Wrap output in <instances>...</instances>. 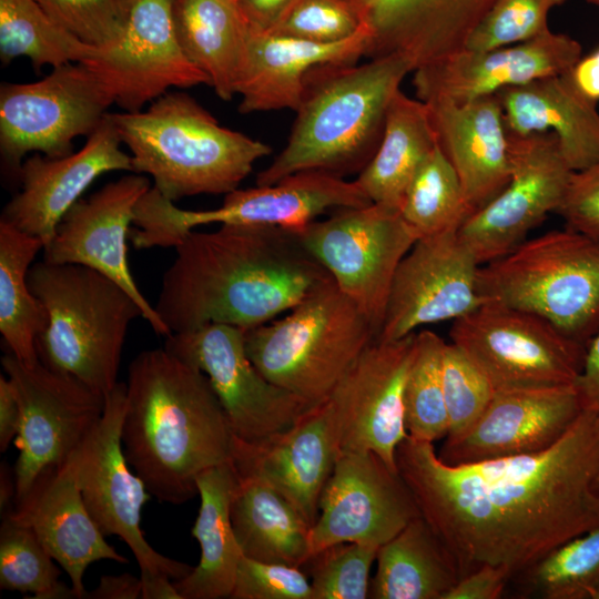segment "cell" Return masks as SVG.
<instances>
[{
  "mask_svg": "<svg viewBox=\"0 0 599 599\" xmlns=\"http://www.w3.org/2000/svg\"><path fill=\"white\" fill-rule=\"evenodd\" d=\"M174 248L154 306L170 334L209 324L246 331L333 280L296 231L278 226L193 230Z\"/></svg>",
  "mask_w": 599,
  "mask_h": 599,
  "instance_id": "obj_2",
  "label": "cell"
},
{
  "mask_svg": "<svg viewBox=\"0 0 599 599\" xmlns=\"http://www.w3.org/2000/svg\"><path fill=\"white\" fill-rule=\"evenodd\" d=\"M20 427V405L8 376L0 375V451L4 453Z\"/></svg>",
  "mask_w": 599,
  "mask_h": 599,
  "instance_id": "obj_52",
  "label": "cell"
},
{
  "mask_svg": "<svg viewBox=\"0 0 599 599\" xmlns=\"http://www.w3.org/2000/svg\"><path fill=\"white\" fill-rule=\"evenodd\" d=\"M232 599H312L307 575L300 567L241 557Z\"/></svg>",
  "mask_w": 599,
  "mask_h": 599,
  "instance_id": "obj_47",
  "label": "cell"
},
{
  "mask_svg": "<svg viewBox=\"0 0 599 599\" xmlns=\"http://www.w3.org/2000/svg\"><path fill=\"white\" fill-rule=\"evenodd\" d=\"M562 74L581 95L595 103L599 102V48L580 57Z\"/></svg>",
  "mask_w": 599,
  "mask_h": 599,
  "instance_id": "obj_53",
  "label": "cell"
},
{
  "mask_svg": "<svg viewBox=\"0 0 599 599\" xmlns=\"http://www.w3.org/2000/svg\"><path fill=\"white\" fill-rule=\"evenodd\" d=\"M1 364L20 405L14 504L45 469L79 449L101 418L106 397L40 361L28 364L7 353Z\"/></svg>",
  "mask_w": 599,
  "mask_h": 599,
  "instance_id": "obj_13",
  "label": "cell"
},
{
  "mask_svg": "<svg viewBox=\"0 0 599 599\" xmlns=\"http://www.w3.org/2000/svg\"><path fill=\"white\" fill-rule=\"evenodd\" d=\"M588 1H590V2H592V3H595V4H597V6H599V0H588Z\"/></svg>",
  "mask_w": 599,
  "mask_h": 599,
  "instance_id": "obj_58",
  "label": "cell"
},
{
  "mask_svg": "<svg viewBox=\"0 0 599 599\" xmlns=\"http://www.w3.org/2000/svg\"><path fill=\"white\" fill-rule=\"evenodd\" d=\"M437 145L428 103L398 90L388 106L379 145L355 181L372 203L400 212L414 175Z\"/></svg>",
  "mask_w": 599,
  "mask_h": 599,
  "instance_id": "obj_33",
  "label": "cell"
},
{
  "mask_svg": "<svg viewBox=\"0 0 599 599\" xmlns=\"http://www.w3.org/2000/svg\"><path fill=\"white\" fill-rule=\"evenodd\" d=\"M235 480L231 461L206 469L196 479L201 505L191 532L201 556L186 577L174 581L182 599L231 598L243 556L230 515Z\"/></svg>",
  "mask_w": 599,
  "mask_h": 599,
  "instance_id": "obj_31",
  "label": "cell"
},
{
  "mask_svg": "<svg viewBox=\"0 0 599 599\" xmlns=\"http://www.w3.org/2000/svg\"><path fill=\"white\" fill-rule=\"evenodd\" d=\"M379 546L339 542L311 556L301 567L311 577L312 599L368 598L370 568Z\"/></svg>",
  "mask_w": 599,
  "mask_h": 599,
  "instance_id": "obj_42",
  "label": "cell"
},
{
  "mask_svg": "<svg viewBox=\"0 0 599 599\" xmlns=\"http://www.w3.org/2000/svg\"><path fill=\"white\" fill-rule=\"evenodd\" d=\"M409 72L397 54L311 70L287 143L257 174L256 185L303 171L359 173L379 145L390 101Z\"/></svg>",
  "mask_w": 599,
  "mask_h": 599,
  "instance_id": "obj_4",
  "label": "cell"
},
{
  "mask_svg": "<svg viewBox=\"0 0 599 599\" xmlns=\"http://www.w3.org/2000/svg\"><path fill=\"white\" fill-rule=\"evenodd\" d=\"M135 0H37L47 14L81 42L108 50L122 40Z\"/></svg>",
  "mask_w": 599,
  "mask_h": 599,
  "instance_id": "obj_44",
  "label": "cell"
},
{
  "mask_svg": "<svg viewBox=\"0 0 599 599\" xmlns=\"http://www.w3.org/2000/svg\"><path fill=\"white\" fill-rule=\"evenodd\" d=\"M377 332L333 280L275 321L244 331L248 358L275 385L323 403Z\"/></svg>",
  "mask_w": 599,
  "mask_h": 599,
  "instance_id": "obj_7",
  "label": "cell"
},
{
  "mask_svg": "<svg viewBox=\"0 0 599 599\" xmlns=\"http://www.w3.org/2000/svg\"><path fill=\"white\" fill-rule=\"evenodd\" d=\"M173 0H135L118 45L84 62L124 112H138L172 88L210 85L184 53L175 31Z\"/></svg>",
  "mask_w": 599,
  "mask_h": 599,
  "instance_id": "obj_20",
  "label": "cell"
},
{
  "mask_svg": "<svg viewBox=\"0 0 599 599\" xmlns=\"http://www.w3.org/2000/svg\"><path fill=\"white\" fill-rule=\"evenodd\" d=\"M396 467L460 578L481 565L514 575L599 526V413L583 409L549 448L471 464L444 463L408 435Z\"/></svg>",
  "mask_w": 599,
  "mask_h": 599,
  "instance_id": "obj_1",
  "label": "cell"
},
{
  "mask_svg": "<svg viewBox=\"0 0 599 599\" xmlns=\"http://www.w3.org/2000/svg\"><path fill=\"white\" fill-rule=\"evenodd\" d=\"M595 599H599V592L597 593V596L595 597Z\"/></svg>",
  "mask_w": 599,
  "mask_h": 599,
  "instance_id": "obj_59",
  "label": "cell"
},
{
  "mask_svg": "<svg viewBox=\"0 0 599 599\" xmlns=\"http://www.w3.org/2000/svg\"><path fill=\"white\" fill-rule=\"evenodd\" d=\"M400 214L419 237L458 231L473 214L456 171L439 144L414 175Z\"/></svg>",
  "mask_w": 599,
  "mask_h": 599,
  "instance_id": "obj_39",
  "label": "cell"
},
{
  "mask_svg": "<svg viewBox=\"0 0 599 599\" xmlns=\"http://www.w3.org/2000/svg\"><path fill=\"white\" fill-rule=\"evenodd\" d=\"M165 338V349L209 377L234 435L242 440L284 432L313 407L258 372L246 354L242 328L209 324Z\"/></svg>",
  "mask_w": 599,
  "mask_h": 599,
  "instance_id": "obj_15",
  "label": "cell"
},
{
  "mask_svg": "<svg viewBox=\"0 0 599 599\" xmlns=\"http://www.w3.org/2000/svg\"><path fill=\"white\" fill-rule=\"evenodd\" d=\"M3 516L35 534L69 576L77 599L85 597L83 577L92 562H129L105 540L89 512L78 481L74 454L64 463L45 469Z\"/></svg>",
  "mask_w": 599,
  "mask_h": 599,
  "instance_id": "obj_26",
  "label": "cell"
},
{
  "mask_svg": "<svg viewBox=\"0 0 599 599\" xmlns=\"http://www.w3.org/2000/svg\"><path fill=\"white\" fill-rule=\"evenodd\" d=\"M512 576L514 572L505 566L481 565L463 576L445 599H499Z\"/></svg>",
  "mask_w": 599,
  "mask_h": 599,
  "instance_id": "obj_49",
  "label": "cell"
},
{
  "mask_svg": "<svg viewBox=\"0 0 599 599\" xmlns=\"http://www.w3.org/2000/svg\"><path fill=\"white\" fill-rule=\"evenodd\" d=\"M576 387L582 408L599 413V332L586 347L583 365Z\"/></svg>",
  "mask_w": 599,
  "mask_h": 599,
  "instance_id": "obj_51",
  "label": "cell"
},
{
  "mask_svg": "<svg viewBox=\"0 0 599 599\" xmlns=\"http://www.w3.org/2000/svg\"><path fill=\"white\" fill-rule=\"evenodd\" d=\"M595 490H596L597 495L599 496V476H598V478L596 480V484H595Z\"/></svg>",
  "mask_w": 599,
  "mask_h": 599,
  "instance_id": "obj_57",
  "label": "cell"
},
{
  "mask_svg": "<svg viewBox=\"0 0 599 599\" xmlns=\"http://www.w3.org/2000/svg\"><path fill=\"white\" fill-rule=\"evenodd\" d=\"M582 410L576 384L498 389L477 423L437 454L449 465L535 454L556 444Z\"/></svg>",
  "mask_w": 599,
  "mask_h": 599,
  "instance_id": "obj_22",
  "label": "cell"
},
{
  "mask_svg": "<svg viewBox=\"0 0 599 599\" xmlns=\"http://www.w3.org/2000/svg\"><path fill=\"white\" fill-rule=\"evenodd\" d=\"M422 516L398 470L375 453L339 454L309 531V555L339 542L382 546Z\"/></svg>",
  "mask_w": 599,
  "mask_h": 599,
  "instance_id": "obj_18",
  "label": "cell"
},
{
  "mask_svg": "<svg viewBox=\"0 0 599 599\" xmlns=\"http://www.w3.org/2000/svg\"><path fill=\"white\" fill-rule=\"evenodd\" d=\"M438 144L459 179L471 210L490 202L510 177L509 136L497 95L465 103L426 102Z\"/></svg>",
  "mask_w": 599,
  "mask_h": 599,
  "instance_id": "obj_29",
  "label": "cell"
},
{
  "mask_svg": "<svg viewBox=\"0 0 599 599\" xmlns=\"http://www.w3.org/2000/svg\"><path fill=\"white\" fill-rule=\"evenodd\" d=\"M441 376L448 419L445 440H455L481 417L495 388L487 376L451 342L444 347Z\"/></svg>",
  "mask_w": 599,
  "mask_h": 599,
  "instance_id": "obj_43",
  "label": "cell"
},
{
  "mask_svg": "<svg viewBox=\"0 0 599 599\" xmlns=\"http://www.w3.org/2000/svg\"><path fill=\"white\" fill-rule=\"evenodd\" d=\"M508 136L511 167L507 184L458 230L480 265L511 252L550 212H557L573 173L554 133Z\"/></svg>",
  "mask_w": 599,
  "mask_h": 599,
  "instance_id": "obj_16",
  "label": "cell"
},
{
  "mask_svg": "<svg viewBox=\"0 0 599 599\" xmlns=\"http://www.w3.org/2000/svg\"><path fill=\"white\" fill-rule=\"evenodd\" d=\"M44 243L0 221V333L13 356L39 361L37 338L47 324L43 306L33 295L28 273Z\"/></svg>",
  "mask_w": 599,
  "mask_h": 599,
  "instance_id": "obj_36",
  "label": "cell"
},
{
  "mask_svg": "<svg viewBox=\"0 0 599 599\" xmlns=\"http://www.w3.org/2000/svg\"><path fill=\"white\" fill-rule=\"evenodd\" d=\"M16 498V483L13 470H10L6 463L1 464L0 469V508L4 512L8 510V507L11 501H14Z\"/></svg>",
  "mask_w": 599,
  "mask_h": 599,
  "instance_id": "obj_56",
  "label": "cell"
},
{
  "mask_svg": "<svg viewBox=\"0 0 599 599\" xmlns=\"http://www.w3.org/2000/svg\"><path fill=\"white\" fill-rule=\"evenodd\" d=\"M337 457L326 400L306 410L290 428L256 441L234 435L231 464L238 474L257 477L285 497L311 527Z\"/></svg>",
  "mask_w": 599,
  "mask_h": 599,
  "instance_id": "obj_25",
  "label": "cell"
},
{
  "mask_svg": "<svg viewBox=\"0 0 599 599\" xmlns=\"http://www.w3.org/2000/svg\"><path fill=\"white\" fill-rule=\"evenodd\" d=\"M445 344L433 331L416 333L415 353L404 389L405 428L416 440L434 444L448 433L441 376Z\"/></svg>",
  "mask_w": 599,
  "mask_h": 599,
  "instance_id": "obj_40",
  "label": "cell"
},
{
  "mask_svg": "<svg viewBox=\"0 0 599 599\" xmlns=\"http://www.w3.org/2000/svg\"><path fill=\"white\" fill-rule=\"evenodd\" d=\"M134 173L176 202L199 194H227L268 155V144L222 126L185 92L169 91L145 111L110 113Z\"/></svg>",
  "mask_w": 599,
  "mask_h": 599,
  "instance_id": "obj_5",
  "label": "cell"
},
{
  "mask_svg": "<svg viewBox=\"0 0 599 599\" xmlns=\"http://www.w3.org/2000/svg\"><path fill=\"white\" fill-rule=\"evenodd\" d=\"M150 189L148 177L132 172L77 201L44 245L43 261L80 264L111 278L139 304L151 328L166 337L170 331L140 292L128 261L126 240L134 210Z\"/></svg>",
  "mask_w": 599,
  "mask_h": 599,
  "instance_id": "obj_21",
  "label": "cell"
},
{
  "mask_svg": "<svg viewBox=\"0 0 599 599\" xmlns=\"http://www.w3.org/2000/svg\"><path fill=\"white\" fill-rule=\"evenodd\" d=\"M557 213L565 219L568 227L599 240V159L572 173Z\"/></svg>",
  "mask_w": 599,
  "mask_h": 599,
  "instance_id": "obj_48",
  "label": "cell"
},
{
  "mask_svg": "<svg viewBox=\"0 0 599 599\" xmlns=\"http://www.w3.org/2000/svg\"><path fill=\"white\" fill-rule=\"evenodd\" d=\"M416 333L370 343L337 383L326 403L337 455L372 451L397 470L395 453L406 438L404 389Z\"/></svg>",
  "mask_w": 599,
  "mask_h": 599,
  "instance_id": "obj_17",
  "label": "cell"
},
{
  "mask_svg": "<svg viewBox=\"0 0 599 599\" xmlns=\"http://www.w3.org/2000/svg\"><path fill=\"white\" fill-rule=\"evenodd\" d=\"M496 95L508 133H554L573 172L599 159L597 103L581 95L564 74L506 88Z\"/></svg>",
  "mask_w": 599,
  "mask_h": 599,
  "instance_id": "obj_30",
  "label": "cell"
},
{
  "mask_svg": "<svg viewBox=\"0 0 599 599\" xmlns=\"http://www.w3.org/2000/svg\"><path fill=\"white\" fill-rule=\"evenodd\" d=\"M234 473L230 515L242 554L260 561L301 568L309 555L311 525L271 485Z\"/></svg>",
  "mask_w": 599,
  "mask_h": 599,
  "instance_id": "obj_32",
  "label": "cell"
},
{
  "mask_svg": "<svg viewBox=\"0 0 599 599\" xmlns=\"http://www.w3.org/2000/svg\"><path fill=\"white\" fill-rule=\"evenodd\" d=\"M368 43L366 28L334 43L250 30L235 83L238 111H296L311 70L321 64L356 63L366 55Z\"/></svg>",
  "mask_w": 599,
  "mask_h": 599,
  "instance_id": "obj_28",
  "label": "cell"
},
{
  "mask_svg": "<svg viewBox=\"0 0 599 599\" xmlns=\"http://www.w3.org/2000/svg\"><path fill=\"white\" fill-rule=\"evenodd\" d=\"M369 32L366 55L397 54L413 72L464 49L495 0H351Z\"/></svg>",
  "mask_w": 599,
  "mask_h": 599,
  "instance_id": "obj_27",
  "label": "cell"
},
{
  "mask_svg": "<svg viewBox=\"0 0 599 599\" xmlns=\"http://www.w3.org/2000/svg\"><path fill=\"white\" fill-rule=\"evenodd\" d=\"M509 585L517 598L595 599L599 592V526L516 572Z\"/></svg>",
  "mask_w": 599,
  "mask_h": 599,
  "instance_id": "obj_38",
  "label": "cell"
},
{
  "mask_svg": "<svg viewBox=\"0 0 599 599\" xmlns=\"http://www.w3.org/2000/svg\"><path fill=\"white\" fill-rule=\"evenodd\" d=\"M449 336L495 390L573 385L586 354L547 319L491 301L453 321Z\"/></svg>",
  "mask_w": 599,
  "mask_h": 599,
  "instance_id": "obj_11",
  "label": "cell"
},
{
  "mask_svg": "<svg viewBox=\"0 0 599 599\" xmlns=\"http://www.w3.org/2000/svg\"><path fill=\"white\" fill-rule=\"evenodd\" d=\"M125 385L129 465L158 500L186 502L199 475L232 457L234 433L209 377L163 347L138 354Z\"/></svg>",
  "mask_w": 599,
  "mask_h": 599,
  "instance_id": "obj_3",
  "label": "cell"
},
{
  "mask_svg": "<svg viewBox=\"0 0 599 599\" xmlns=\"http://www.w3.org/2000/svg\"><path fill=\"white\" fill-rule=\"evenodd\" d=\"M479 267L458 231L419 237L397 267L376 341H397L475 311L485 303Z\"/></svg>",
  "mask_w": 599,
  "mask_h": 599,
  "instance_id": "obj_19",
  "label": "cell"
},
{
  "mask_svg": "<svg viewBox=\"0 0 599 599\" xmlns=\"http://www.w3.org/2000/svg\"><path fill=\"white\" fill-rule=\"evenodd\" d=\"M376 560L373 599H445L460 579L454 556L422 516L383 544Z\"/></svg>",
  "mask_w": 599,
  "mask_h": 599,
  "instance_id": "obj_34",
  "label": "cell"
},
{
  "mask_svg": "<svg viewBox=\"0 0 599 599\" xmlns=\"http://www.w3.org/2000/svg\"><path fill=\"white\" fill-rule=\"evenodd\" d=\"M28 527L3 516L0 528V587L35 599H77L73 587L59 580L60 569Z\"/></svg>",
  "mask_w": 599,
  "mask_h": 599,
  "instance_id": "obj_41",
  "label": "cell"
},
{
  "mask_svg": "<svg viewBox=\"0 0 599 599\" xmlns=\"http://www.w3.org/2000/svg\"><path fill=\"white\" fill-rule=\"evenodd\" d=\"M103 49L88 45L53 21L37 0H0V60L8 65L27 57L33 69L97 58Z\"/></svg>",
  "mask_w": 599,
  "mask_h": 599,
  "instance_id": "obj_37",
  "label": "cell"
},
{
  "mask_svg": "<svg viewBox=\"0 0 599 599\" xmlns=\"http://www.w3.org/2000/svg\"><path fill=\"white\" fill-rule=\"evenodd\" d=\"M112 104V95L84 62L53 68L35 82L2 83L0 153L6 173L18 181L29 152L51 159L73 153L72 141L89 136Z\"/></svg>",
  "mask_w": 599,
  "mask_h": 599,
  "instance_id": "obj_10",
  "label": "cell"
},
{
  "mask_svg": "<svg viewBox=\"0 0 599 599\" xmlns=\"http://www.w3.org/2000/svg\"><path fill=\"white\" fill-rule=\"evenodd\" d=\"M121 144L108 112L79 151L55 159L38 154L28 158L18 174L21 189L4 205L0 221L45 245L97 177L112 171L134 172L131 155Z\"/></svg>",
  "mask_w": 599,
  "mask_h": 599,
  "instance_id": "obj_24",
  "label": "cell"
},
{
  "mask_svg": "<svg viewBox=\"0 0 599 599\" xmlns=\"http://www.w3.org/2000/svg\"><path fill=\"white\" fill-rule=\"evenodd\" d=\"M566 0H495L466 49L487 50L534 39L547 31L550 10Z\"/></svg>",
  "mask_w": 599,
  "mask_h": 599,
  "instance_id": "obj_45",
  "label": "cell"
},
{
  "mask_svg": "<svg viewBox=\"0 0 599 599\" xmlns=\"http://www.w3.org/2000/svg\"><path fill=\"white\" fill-rule=\"evenodd\" d=\"M296 0H236L250 30L271 31Z\"/></svg>",
  "mask_w": 599,
  "mask_h": 599,
  "instance_id": "obj_50",
  "label": "cell"
},
{
  "mask_svg": "<svg viewBox=\"0 0 599 599\" xmlns=\"http://www.w3.org/2000/svg\"><path fill=\"white\" fill-rule=\"evenodd\" d=\"M172 9L184 53L222 100H232L250 33L236 0H173Z\"/></svg>",
  "mask_w": 599,
  "mask_h": 599,
  "instance_id": "obj_35",
  "label": "cell"
},
{
  "mask_svg": "<svg viewBox=\"0 0 599 599\" xmlns=\"http://www.w3.org/2000/svg\"><path fill=\"white\" fill-rule=\"evenodd\" d=\"M296 232L378 335L395 273L418 234L398 210L375 203L335 211Z\"/></svg>",
  "mask_w": 599,
  "mask_h": 599,
  "instance_id": "obj_12",
  "label": "cell"
},
{
  "mask_svg": "<svg viewBox=\"0 0 599 599\" xmlns=\"http://www.w3.org/2000/svg\"><path fill=\"white\" fill-rule=\"evenodd\" d=\"M126 385L118 383L106 396L103 414L74 453L84 504L104 536L120 537L131 549L141 572L186 577L193 567L158 552L141 529V510L152 496L130 469L122 445Z\"/></svg>",
  "mask_w": 599,
  "mask_h": 599,
  "instance_id": "obj_14",
  "label": "cell"
},
{
  "mask_svg": "<svg viewBox=\"0 0 599 599\" xmlns=\"http://www.w3.org/2000/svg\"><path fill=\"white\" fill-rule=\"evenodd\" d=\"M581 57L573 38L550 30L528 41L487 50L464 49L415 71L413 84L424 102L465 103L568 71Z\"/></svg>",
  "mask_w": 599,
  "mask_h": 599,
  "instance_id": "obj_23",
  "label": "cell"
},
{
  "mask_svg": "<svg viewBox=\"0 0 599 599\" xmlns=\"http://www.w3.org/2000/svg\"><path fill=\"white\" fill-rule=\"evenodd\" d=\"M486 301L534 313L587 347L599 332V240L566 226L480 265Z\"/></svg>",
  "mask_w": 599,
  "mask_h": 599,
  "instance_id": "obj_8",
  "label": "cell"
},
{
  "mask_svg": "<svg viewBox=\"0 0 599 599\" xmlns=\"http://www.w3.org/2000/svg\"><path fill=\"white\" fill-rule=\"evenodd\" d=\"M372 204L356 181L319 171H303L278 182L225 194L214 210L177 207L151 187L139 201L131 241L136 250L175 247L197 226L270 225L298 231L328 211Z\"/></svg>",
  "mask_w": 599,
  "mask_h": 599,
  "instance_id": "obj_9",
  "label": "cell"
},
{
  "mask_svg": "<svg viewBox=\"0 0 599 599\" xmlns=\"http://www.w3.org/2000/svg\"><path fill=\"white\" fill-rule=\"evenodd\" d=\"M366 28L351 0H296L268 32L318 43L346 40Z\"/></svg>",
  "mask_w": 599,
  "mask_h": 599,
  "instance_id": "obj_46",
  "label": "cell"
},
{
  "mask_svg": "<svg viewBox=\"0 0 599 599\" xmlns=\"http://www.w3.org/2000/svg\"><path fill=\"white\" fill-rule=\"evenodd\" d=\"M142 598L141 578L131 573L102 576L99 585L87 591L84 599H136Z\"/></svg>",
  "mask_w": 599,
  "mask_h": 599,
  "instance_id": "obj_54",
  "label": "cell"
},
{
  "mask_svg": "<svg viewBox=\"0 0 599 599\" xmlns=\"http://www.w3.org/2000/svg\"><path fill=\"white\" fill-rule=\"evenodd\" d=\"M31 292L45 311L37 338L39 361L106 397L118 385L131 323L143 313L133 297L105 275L80 264H32Z\"/></svg>",
  "mask_w": 599,
  "mask_h": 599,
  "instance_id": "obj_6",
  "label": "cell"
},
{
  "mask_svg": "<svg viewBox=\"0 0 599 599\" xmlns=\"http://www.w3.org/2000/svg\"><path fill=\"white\" fill-rule=\"evenodd\" d=\"M142 599H182L171 578L153 572H141Z\"/></svg>",
  "mask_w": 599,
  "mask_h": 599,
  "instance_id": "obj_55",
  "label": "cell"
}]
</instances>
